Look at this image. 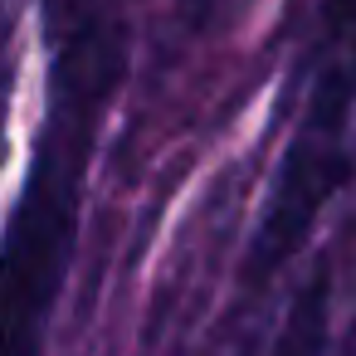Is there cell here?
Segmentation results:
<instances>
[{
  "instance_id": "2",
  "label": "cell",
  "mask_w": 356,
  "mask_h": 356,
  "mask_svg": "<svg viewBox=\"0 0 356 356\" xmlns=\"http://www.w3.org/2000/svg\"><path fill=\"white\" fill-rule=\"evenodd\" d=\"M351 108H356V0H332L307 113L283 152L278 181L268 191V205L259 215V229H254V244L244 259L249 288H264L302 249L322 205L346 186V176H351V142H346Z\"/></svg>"
},
{
  "instance_id": "1",
  "label": "cell",
  "mask_w": 356,
  "mask_h": 356,
  "mask_svg": "<svg viewBox=\"0 0 356 356\" xmlns=\"http://www.w3.org/2000/svg\"><path fill=\"white\" fill-rule=\"evenodd\" d=\"M49 103L0 234V356H44L64 298L98 132L127 74V30L108 0H40Z\"/></svg>"
},
{
  "instance_id": "3",
  "label": "cell",
  "mask_w": 356,
  "mask_h": 356,
  "mask_svg": "<svg viewBox=\"0 0 356 356\" xmlns=\"http://www.w3.org/2000/svg\"><path fill=\"white\" fill-rule=\"evenodd\" d=\"M327 337H332V273L322 264L312 283H302V293L293 298L268 356H327Z\"/></svg>"
},
{
  "instance_id": "4",
  "label": "cell",
  "mask_w": 356,
  "mask_h": 356,
  "mask_svg": "<svg viewBox=\"0 0 356 356\" xmlns=\"http://www.w3.org/2000/svg\"><path fill=\"white\" fill-rule=\"evenodd\" d=\"M0 59H6V40H0ZM0 103H6V79H0Z\"/></svg>"
}]
</instances>
